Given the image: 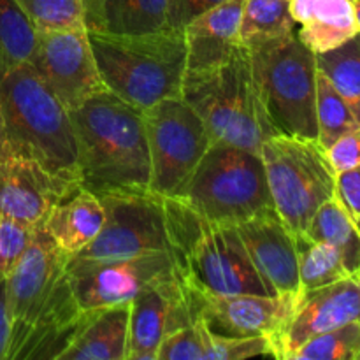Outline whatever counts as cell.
Listing matches in <instances>:
<instances>
[{"instance_id": "obj_9", "label": "cell", "mask_w": 360, "mask_h": 360, "mask_svg": "<svg viewBox=\"0 0 360 360\" xmlns=\"http://www.w3.org/2000/svg\"><path fill=\"white\" fill-rule=\"evenodd\" d=\"M273 206L294 236L304 234L313 214L333 199L336 172L319 141L271 136L260 148Z\"/></svg>"}, {"instance_id": "obj_15", "label": "cell", "mask_w": 360, "mask_h": 360, "mask_svg": "<svg viewBox=\"0 0 360 360\" xmlns=\"http://www.w3.org/2000/svg\"><path fill=\"white\" fill-rule=\"evenodd\" d=\"M350 322H360L359 274L299 294L290 322L271 340L274 359L292 360V355L313 336Z\"/></svg>"}, {"instance_id": "obj_27", "label": "cell", "mask_w": 360, "mask_h": 360, "mask_svg": "<svg viewBox=\"0 0 360 360\" xmlns=\"http://www.w3.org/2000/svg\"><path fill=\"white\" fill-rule=\"evenodd\" d=\"M299 260V294L350 276L341 255L326 243L313 241L306 234L295 236Z\"/></svg>"}, {"instance_id": "obj_1", "label": "cell", "mask_w": 360, "mask_h": 360, "mask_svg": "<svg viewBox=\"0 0 360 360\" xmlns=\"http://www.w3.org/2000/svg\"><path fill=\"white\" fill-rule=\"evenodd\" d=\"M69 255L39 227L6 278L13 330L6 360H58L72 341L83 309L67 273Z\"/></svg>"}, {"instance_id": "obj_36", "label": "cell", "mask_w": 360, "mask_h": 360, "mask_svg": "<svg viewBox=\"0 0 360 360\" xmlns=\"http://www.w3.org/2000/svg\"><path fill=\"white\" fill-rule=\"evenodd\" d=\"M326 155L336 174L360 165V129L352 130L334 141L326 150Z\"/></svg>"}, {"instance_id": "obj_6", "label": "cell", "mask_w": 360, "mask_h": 360, "mask_svg": "<svg viewBox=\"0 0 360 360\" xmlns=\"http://www.w3.org/2000/svg\"><path fill=\"white\" fill-rule=\"evenodd\" d=\"M181 98L202 118L214 143L260 153L264 141L276 136L260 102L252 56L243 46L218 65L186 70Z\"/></svg>"}, {"instance_id": "obj_5", "label": "cell", "mask_w": 360, "mask_h": 360, "mask_svg": "<svg viewBox=\"0 0 360 360\" xmlns=\"http://www.w3.org/2000/svg\"><path fill=\"white\" fill-rule=\"evenodd\" d=\"M102 83L139 111L165 98L181 97L186 72L183 30L148 35H105L88 32Z\"/></svg>"}, {"instance_id": "obj_20", "label": "cell", "mask_w": 360, "mask_h": 360, "mask_svg": "<svg viewBox=\"0 0 360 360\" xmlns=\"http://www.w3.org/2000/svg\"><path fill=\"white\" fill-rule=\"evenodd\" d=\"M83 311L72 341L58 360H127L130 304Z\"/></svg>"}, {"instance_id": "obj_2", "label": "cell", "mask_w": 360, "mask_h": 360, "mask_svg": "<svg viewBox=\"0 0 360 360\" xmlns=\"http://www.w3.org/2000/svg\"><path fill=\"white\" fill-rule=\"evenodd\" d=\"M69 115L83 188L97 195L150 192L151 162L143 111L104 90Z\"/></svg>"}, {"instance_id": "obj_34", "label": "cell", "mask_w": 360, "mask_h": 360, "mask_svg": "<svg viewBox=\"0 0 360 360\" xmlns=\"http://www.w3.org/2000/svg\"><path fill=\"white\" fill-rule=\"evenodd\" d=\"M37 229L0 213V278L6 280L30 245Z\"/></svg>"}, {"instance_id": "obj_28", "label": "cell", "mask_w": 360, "mask_h": 360, "mask_svg": "<svg viewBox=\"0 0 360 360\" xmlns=\"http://www.w3.org/2000/svg\"><path fill=\"white\" fill-rule=\"evenodd\" d=\"M316 125L319 143L323 150L345 134L360 129L347 102L320 69L316 74Z\"/></svg>"}, {"instance_id": "obj_16", "label": "cell", "mask_w": 360, "mask_h": 360, "mask_svg": "<svg viewBox=\"0 0 360 360\" xmlns=\"http://www.w3.org/2000/svg\"><path fill=\"white\" fill-rule=\"evenodd\" d=\"M295 302L297 295H211L197 292V322L214 336H267L273 340L290 322Z\"/></svg>"}, {"instance_id": "obj_40", "label": "cell", "mask_w": 360, "mask_h": 360, "mask_svg": "<svg viewBox=\"0 0 360 360\" xmlns=\"http://www.w3.org/2000/svg\"><path fill=\"white\" fill-rule=\"evenodd\" d=\"M355 13H357V25L360 30V0H357V7H355Z\"/></svg>"}, {"instance_id": "obj_35", "label": "cell", "mask_w": 360, "mask_h": 360, "mask_svg": "<svg viewBox=\"0 0 360 360\" xmlns=\"http://www.w3.org/2000/svg\"><path fill=\"white\" fill-rule=\"evenodd\" d=\"M334 197L340 200L360 232V165L338 172Z\"/></svg>"}, {"instance_id": "obj_8", "label": "cell", "mask_w": 360, "mask_h": 360, "mask_svg": "<svg viewBox=\"0 0 360 360\" xmlns=\"http://www.w3.org/2000/svg\"><path fill=\"white\" fill-rule=\"evenodd\" d=\"M267 120L281 136L319 141L316 55L297 34L250 49Z\"/></svg>"}, {"instance_id": "obj_11", "label": "cell", "mask_w": 360, "mask_h": 360, "mask_svg": "<svg viewBox=\"0 0 360 360\" xmlns=\"http://www.w3.org/2000/svg\"><path fill=\"white\" fill-rule=\"evenodd\" d=\"M104 225L77 259L116 260L169 252L165 200L155 193H105Z\"/></svg>"}, {"instance_id": "obj_24", "label": "cell", "mask_w": 360, "mask_h": 360, "mask_svg": "<svg viewBox=\"0 0 360 360\" xmlns=\"http://www.w3.org/2000/svg\"><path fill=\"white\" fill-rule=\"evenodd\" d=\"M304 234L313 241L333 246L348 273H360V232L336 197L319 207Z\"/></svg>"}, {"instance_id": "obj_33", "label": "cell", "mask_w": 360, "mask_h": 360, "mask_svg": "<svg viewBox=\"0 0 360 360\" xmlns=\"http://www.w3.org/2000/svg\"><path fill=\"white\" fill-rule=\"evenodd\" d=\"M207 329L200 322L167 334L158 348L157 360H206Z\"/></svg>"}, {"instance_id": "obj_41", "label": "cell", "mask_w": 360, "mask_h": 360, "mask_svg": "<svg viewBox=\"0 0 360 360\" xmlns=\"http://www.w3.org/2000/svg\"><path fill=\"white\" fill-rule=\"evenodd\" d=\"M359 276H360V273H359Z\"/></svg>"}, {"instance_id": "obj_37", "label": "cell", "mask_w": 360, "mask_h": 360, "mask_svg": "<svg viewBox=\"0 0 360 360\" xmlns=\"http://www.w3.org/2000/svg\"><path fill=\"white\" fill-rule=\"evenodd\" d=\"M225 0H169L167 25L171 30H183L200 14L220 6Z\"/></svg>"}, {"instance_id": "obj_17", "label": "cell", "mask_w": 360, "mask_h": 360, "mask_svg": "<svg viewBox=\"0 0 360 360\" xmlns=\"http://www.w3.org/2000/svg\"><path fill=\"white\" fill-rule=\"evenodd\" d=\"M76 185L32 158L9 155L0 160V213L28 227H44L53 207Z\"/></svg>"}, {"instance_id": "obj_10", "label": "cell", "mask_w": 360, "mask_h": 360, "mask_svg": "<svg viewBox=\"0 0 360 360\" xmlns=\"http://www.w3.org/2000/svg\"><path fill=\"white\" fill-rule=\"evenodd\" d=\"M150 148V192L174 199L211 146L202 118L181 97L165 98L143 112Z\"/></svg>"}, {"instance_id": "obj_38", "label": "cell", "mask_w": 360, "mask_h": 360, "mask_svg": "<svg viewBox=\"0 0 360 360\" xmlns=\"http://www.w3.org/2000/svg\"><path fill=\"white\" fill-rule=\"evenodd\" d=\"M11 330H13V320H11L9 302H7V287L6 280L0 278V360H6L7 357Z\"/></svg>"}, {"instance_id": "obj_29", "label": "cell", "mask_w": 360, "mask_h": 360, "mask_svg": "<svg viewBox=\"0 0 360 360\" xmlns=\"http://www.w3.org/2000/svg\"><path fill=\"white\" fill-rule=\"evenodd\" d=\"M37 30L18 0H0V56L7 62H28Z\"/></svg>"}, {"instance_id": "obj_4", "label": "cell", "mask_w": 360, "mask_h": 360, "mask_svg": "<svg viewBox=\"0 0 360 360\" xmlns=\"http://www.w3.org/2000/svg\"><path fill=\"white\" fill-rule=\"evenodd\" d=\"M164 200L169 253L190 288L211 295H276L257 273L238 229L211 224L178 199Z\"/></svg>"}, {"instance_id": "obj_21", "label": "cell", "mask_w": 360, "mask_h": 360, "mask_svg": "<svg viewBox=\"0 0 360 360\" xmlns=\"http://www.w3.org/2000/svg\"><path fill=\"white\" fill-rule=\"evenodd\" d=\"M355 7L357 0H290L299 41L315 55L345 44L360 34Z\"/></svg>"}, {"instance_id": "obj_19", "label": "cell", "mask_w": 360, "mask_h": 360, "mask_svg": "<svg viewBox=\"0 0 360 360\" xmlns=\"http://www.w3.org/2000/svg\"><path fill=\"white\" fill-rule=\"evenodd\" d=\"M245 0H225L183 28L186 70H200L225 62L239 46Z\"/></svg>"}, {"instance_id": "obj_26", "label": "cell", "mask_w": 360, "mask_h": 360, "mask_svg": "<svg viewBox=\"0 0 360 360\" xmlns=\"http://www.w3.org/2000/svg\"><path fill=\"white\" fill-rule=\"evenodd\" d=\"M316 67L329 77L360 127V34L316 55Z\"/></svg>"}, {"instance_id": "obj_32", "label": "cell", "mask_w": 360, "mask_h": 360, "mask_svg": "<svg viewBox=\"0 0 360 360\" xmlns=\"http://www.w3.org/2000/svg\"><path fill=\"white\" fill-rule=\"evenodd\" d=\"M252 357H273V341L267 336L225 338L207 330L206 360H243Z\"/></svg>"}, {"instance_id": "obj_30", "label": "cell", "mask_w": 360, "mask_h": 360, "mask_svg": "<svg viewBox=\"0 0 360 360\" xmlns=\"http://www.w3.org/2000/svg\"><path fill=\"white\" fill-rule=\"evenodd\" d=\"M292 360H360V322L313 336L292 355Z\"/></svg>"}, {"instance_id": "obj_14", "label": "cell", "mask_w": 360, "mask_h": 360, "mask_svg": "<svg viewBox=\"0 0 360 360\" xmlns=\"http://www.w3.org/2000/svg\"><path fill=\"white\" fill-rule=\"evenodd\" d=\"M197 322L195 292L178 271L144 288L130 302L127 360H157L167 334Z\"/></svg>"}, {"instance_id": "obj_39", "label": "cell", "mask_w": 360, "mask_h": 360, "mask_svg": "<svg viewBox=\"0 0 360 360\" xmlns=\"http://www.w3.org/2000/svg\"><path fill=\"white\" fill-rule=\"evenodd\" d=\"M11 153L9 148V141H7V134H6V125H4V116H2V109H0V160L7 158Z\"/></svg>"}, {"instance_id": "obj_31", "label": "cell", "mask_w": 360, "mask_h": 360, "mask_svg": "<svg viewBox=\"0 0 360 360\" xmlns=\"http://www.w3.org/2000/svg\"><path fill=\"white\" fill-rule=\"evenodd\" d=\"M37 32L84 28V0H18Z\"/></svg>"}, {"instance_id": "obj_13", "label": "cell", "mask_w": 360, "mask_h": 360, "mask_svg": "<svg viewBox=\"0 0 360 360\" xmlns=\"http://www.w3.org/2000/svg\"><path fill=\"white\" fill-rule=\"evenodd\" d=\"M28 65L67 111L108 90L98 74L86 28L37 32Z\"/></svg>"}, {"instance_id": "obj_22", "label": "cell", "mask_w": 360, "mask_h": 360, "mask_svg": "<svg viewBox=\"0 0 360 360\" xmlns=\"http://www.w3.org/2000/svg\"><path fill=\"white\" fill-rule=\"evenodd\" d=\"M104 218L101 197L76 185L53 207L44 231L65 255L74 257L97 238Z\"/></svg>"}, {"instance_id": "obj_3", "label": "cell", "mask_w": 360, "mask_h": 360, "mask_svg": "<svg viewBox=\"0 0 360 360\" xmlns=\"http://www.w3.org/2000/svg\"><path fill=\"white\" fill-rule=\"evenodd\" d=\"M0 109L11 153L39 162L65 181L79 183L69 111L27 62L0 56Z\"/></svg>"}, {"instance_id": "obj_7", "label": "cell", "mask_w": 360, "mask_h": 360, "mask_svg": "<svg viewBox=\"0 0 360 360\" xmlns=\"http://www.w3.org/2000/svg\"><path fill=\"white\" fill-rule=\"evenodd\" d=\"M174 199L204 220L231 227L274 211L260 153L214 141Z\"/></svg>"}, {"instance_id": "obj_18", "label": "cell", "mask_w": 360, "mask_h": 360, "mask_svg": "<svg viewBox=\"0 0 360 360\" xmlns=\"http://www.w3.org/2000/svg\"><path fill=\"white\" fill-rule=\"evenodd\" d=\"M245 248L267 287L276 295H299V260L295 236L276 211L239 224Z\"/></svg>"}, {"instance_id": "obj_23", "label": "cell", "mask_w": 360, "mask_h": 360, "mask_svg": "<svg viewBox=\"0 0 360 360\" xmlns=\"http://www.w3.org/2000/svg\"><path fill=\"white\" fill-rule=\"evenodd\" d=\"M169 0H84L86 32L105 35H148L171 30Z\"/></svg>"}, {"instance_id": "obj_25", "label": "cell", "mask_w": 360, "mask_h": 360, "mask_svg": "<svg viewBox=\"0 0 360 360\" xmlns=\"http://www.w3.org/2000/svg\"><path fill=\"white\" fill-rule=\"evenodd\" d=\"M295 20L290 13V0H245L239 46L255 49L267 42L294 34Z\"/></svg>"}, {"instance_id": "obj_12", "label": "cell", "mask_w": 360, "mask_h": 360, "mask_svg": "<svg viewBox=\"0 0 360 360\" xmlns=\"http://www.w3.org/2000/svg\"><path fill=\"white\" fill-rule=\"evenodd\" d=\"M67 273L81 309L130 304L144 288L176 273L169 252L130 259L90 260L69 257Z\"/></svg>"}]
</instances>
